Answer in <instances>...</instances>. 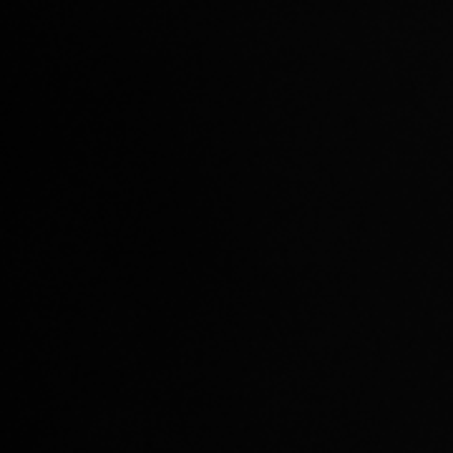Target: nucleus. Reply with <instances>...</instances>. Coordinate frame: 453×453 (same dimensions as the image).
Instances as JSON below:
<instances>
[]
</instances>
